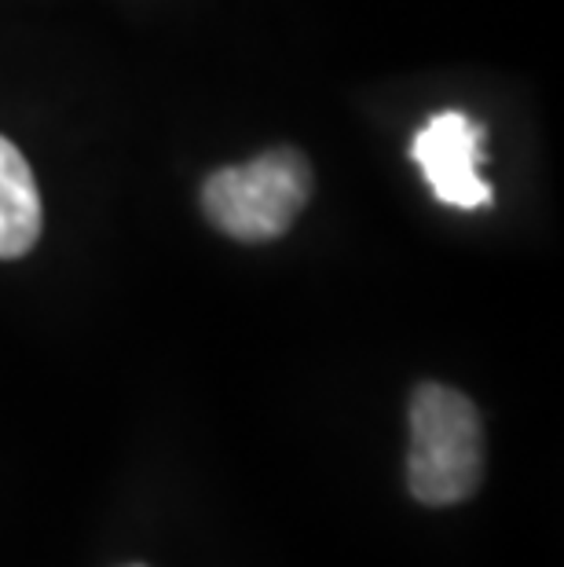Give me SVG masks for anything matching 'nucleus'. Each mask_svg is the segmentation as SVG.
<instances>
[{"label":"nucleus","mask_w":564,"mask_h":567,"mask_svg":"<svg viewBox=\"0 0 564 567\" xmlns=\"http://www.w3.org/2000/svg\"><path fill=\"white\" fill-rule=\"evenodd\" d=\"M41 238V190L16 143L0 136V260L30 252Z\"/></svg>","instance_id":"20e7f679"},{"label":"nucleus","mask_w":564,"mask_h":567,"mask_svg":"<svg viewBox=\"0 0 564 567\" xmlns=\"http://www.w3.org/2000/svg\"><path fill=\"white\" fill-rule=\"evenodd\" d=\"M311 165L297 147H271L238 168H221L202 187V213L238 243H271L290 231L311 198Z\"/></svg>","instance_id":"f03ea898"},{"label":"nucleus","mask_w":564,"mask_h":567,"mask_svg":"<svg viewBox=\"0 0 564 567\" xmlns=\"http://www.w3.org/2000/svg\"><path fill=\"white\" fill-rule=\"evenodd\" d=\"M129 567H143V564H129Z\"/></svg>","instance_id":"39448f33"},{"label":"nucleus","mask_w":564,"mask_h":567,"mask_svg":"<svg viewBox=\"0 0 564 567\" xmlns=\"http://www.w3.org/2000/svg\"><path fill=\"white\" fill-rule=\"evenodd\" d=\"M484 484V421L470 395L425 381L411 395L407 487L429 509L470 502Z\"/></svg>","instance_id":"f257e3e1"},{"label":"nucleus","mask_w":564,"mask_h":567,"mask_svg":"<svg viewBox=\"0 0 564 567\" xmlns=\"http://www.w3.org/2000/svg\"><path fill=\"white\" fill-rule=\"evenodd\" d=\"M480 154H484V128L462 111L433 114L411 143V158L422 165L425 184L451 209L491 205V187L480 176Z\"/></svg>","instance_id":"7ed1b4c3"}]
</instances>
